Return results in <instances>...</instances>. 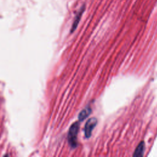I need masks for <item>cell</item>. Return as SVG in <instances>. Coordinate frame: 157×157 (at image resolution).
<instances>
[{
    "label": "cell",
    "mask_w": 157,
    "mask_h": 157,
    "mask_svg": "<svg viewBox=\"0 0 157 157\" xmlns=\"http://www.w3.org/2000/svg\"><path fill=\"white\" fill-rule=\"evenodd\" d=\"M78 129H79L78 123L75 122L71 126L68 132V135H67L68 142L71 147L72 148H75L77 146V138Z\"/></svg>",
    "instance_id": "cell-1"
},
{
    "label": "cell",
    "mask_w": 157,
    "mask_h": 157,
    "mask_svg": "<svg viewBox=\"0 0 157 157\" xmlns=\"http://www.w3.org/2000/svg\"><path fill=\"white\" fill-rule=\"evenodd\" d=\"M91 112V108H90V107L85 108L79 113V115H78V120L80 121L84 120L88 116H89V115L90 114Z\"/></svg>",
    "instance_id": "cell-5"
},
{
    "label": "cell",
    "mask_w": 157,
    "mask_h": 157,
    "mask_svg": "<svg viewBox=\"0 0 157 157\" xmlns=\"http://www.w3.org/2000/svg\"><path fill=\"white\" fill-rule=\"evenodd\" d=\"M85 10V7L83 6L81 7V9H80V10L77 13V15L75 16V18L74 19V23L72 24V28H71V32L72 33L75 29L77 27V25L80 21V20L81 18V17L83 13Z\"/></svg>",
    "instance_id": "cell-3"
},
{
    "label": "cell",
    "mask_w": 157,
    "mask_h": 157,
    "mask_svg": "<svg viewBox=\"0 0 157 157\" xmlns=\"http://www.w3.org/2000/svg\"><path fill=\"white\" fill-rule=\"evenodd\" d=\"M144 147H145V144L144 142H141L138 146L136 147L134 153L133 154L134 156H142L144 154Z\"/></svg>",
    "instance_id": "cell-4"
},
{
    "label": "cell",
    "mask_w": 157,
    "mask_h": 157,
    "mask_svg": "<svg viewBox=\"0 0 157 157\" xmlns=\"http://www.w3.org/2000/svg\"><path fill=\"white\" fill-rule=\"evenodd\" d=\"M97 124V119L94 117L90 118L86 123L85 126V136L86 138H89L91 136L92 131Z\"/></svg>",
    "instance_id": "cell-2"
}]
</instances>
